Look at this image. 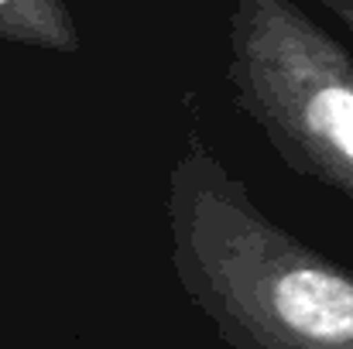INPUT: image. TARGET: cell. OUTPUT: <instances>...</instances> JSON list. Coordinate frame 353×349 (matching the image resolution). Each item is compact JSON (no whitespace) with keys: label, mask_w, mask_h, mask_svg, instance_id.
Here are the masks:
<instances>
[{"label":"cell","mask_w":353,"mask_h":349,"mask_svg":"<svg viewBox=\"0 0 353 349\" xmlns=\"http://www.w3.org/2000/svg\"><path fill=\"white\" fill-rule=\"evenodd\" d=\"M165 209L175 277L227 349H353V271L264 216L199 134Z\"/></svg>","instance_id":"6da1fadb"},{"label":"cell","mask_w":353,"mask_h":349,"mask_svg":"<svg viewBox=\"0 0 353 349\" xmlns=\"http://www.w3.org/2000/svg\"><path fill=\"white\" fill-rule=\"evenodd\" d=\"M234 100L281 161L353 206V55L299 0H234Z\"/></svg>","instance_id":"7a4b0ae2"},{"label":"cell","mask_w":353,"mask_h":349,"mask_svg":"<svg viewBox=\"0 0 353 349\" xmlns=\"http://www.w3.org/2000/svg\"><path fill=\"white\" fill-rule=\"evenodd\" d=\"M0 38L62 55L79 52V28L65 0H0Z\"/></svg>","instance_id":"3957f363"},{"label":"cell","mask_w":353,"mask_h":349,"mask_svg":"<svg viewBox=\"0 0 353 349\" xmlns=\"http://www.w3.org/2000/svg\"><path fill=\"white\" fill-rule=\"evenodd\" d=\"M323 3H326V7L347 24V31L353 34V0H323Z\"/></svg>","instance_id":"277c9868"}]
</instances>
